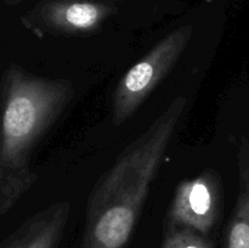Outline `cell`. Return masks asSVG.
I'll return each mask as SVG.
<instances>
[{
	"mask_svg": "<svg viewBox=\"0 0 249 248\" xmlns=\"http://www.w3.org/2000/svg\"><path fill=\"white\" fill-rule=\"evenodd\" d=\"M6 1H10V2H19V1H22V0H6Z\"/></svg>",
	"mask_w": 249,
	"mask_h": 248,
	"instance_id": "obj_9",
	"label": "cell"
},
{
	"mask_svg": "<svg viewBox=\"0 0 249 248\" xmlns=\"http://www.w3.org/2000/svg\"><path fill=\"white\" fill-rule=\"evenodd\" d=\"M223 211V179L215 169L207 168L178 185L163 225L184 226L208 236Z\"/></svg>",
	"mask_w": 249,
	"mask_h": 248,
	"instance_id": "obj_5",
	"label": "cell"
},
{
	"mask_svg": "<svg viewBox=\"0 0 249 248\" xmlns=\"http://www.w3.org/2000/svg\"><path fill=\"white\" fill-rule=\"evenodd\" d=\"M192 34L194 28L190 24L174 29L126 71L112 94L114 125H122L130 119L169 74L186 50Z\"/></svg>",
	"mask_w": 249,
	"mask_h": 248,
	"instance_id": "obj_3",
	"label": "cell"
},
{
	"mask_svg": "<svg viewBox=\"0 0 249 248\" xmlns=\"http://www.w3.org/2000/svg\"><path fill=\"white\" fill-rule=\"evenodd\" d=\"M74 96L71 80L41 77L12 63L0 78V216L33 187L34 150Z\"/></svg>",
	"mask_w": 249,
	"mask_h": 248,
	"instance_id": "obj_2",
	"label": "cell"
},
{
	"mask_svg": "<svg viewBox=\"0 0 249 248\" xmlns=\"http://www.w3.org/2000/svg\"><path fill=\"white\" fill-rule=\"evenodd\" d=\"M186 105L184 96L170 102L97 181L88 199L79 248L126 247Z\"/></svg>",
	"mask_w": 249,
	"mask_h": 248,
	"instance_id": "obj_1",
	"label": "cell"
},
{
	"mask_svg": "<svg viewBox=\"0 0 249 248\" xmlns=\"http://www.w3.org/2000/svg\"><path fill=\"white\" fill-rule=\"evenodd\" d=\"M71 215V202H53L0 240V248H57Z\"/></svg>",
	"mask_w": 249,
	"mask_h": 248,
	"instance_id": "obj_6",
	"label": "cell"
},
{
	"mask_svg": "<svg viewBox=\"0 0 249 248\" xmlns=\"http://www.w3.org/2000/svg\"><path fill=\"white\" fill-rule=\"evenodd\" d=\"M238 190L235 207L225 226L223 248H249V139L237 148Z\"/></svg>",
	"mask_w": 249,
	"mask_h": 248,
	"instance_id": "obj_7",
	"label": "cell"
},
{
	"mask_svg": "<svg viewBox=\"0 0 249 248\" xmlns=\"http://www.w3.org/2000/svg\"><path fill=\"white\" fill-rule=\"evenodd\" d=\"M162 248H214L207 235L184 226H163Z\"/></svg>",
	"mask_w": 249,
	"mask_h": 248,
	"instance_id": "obj_8",
	"label": "cell"
},
{
	"mask_svg": "<svg viewBox=\"0 0 249 248\" xmlns=\"http://www.w3.org/2000/svg\"><path fill=\"white\" fill-rule=\"evenodd\" d=\"M117 0H45L21 17L27 29L39 36L45 34L85 36L101 29L118 7Z\"/></svg>",
	"mask_w": 249,
	"mask_h": 248,
	"instance_id": "obj_4",
	"label": "cell"
}]
</instances>
